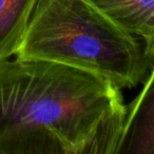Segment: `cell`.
I'll return each instance as SVG.
<instances>
[{"instance_id":"obj_1","label":"cell","mask_w":154,"mask_h":154,"mask_svg":"<svg viewBox=\"0 0 154 154\" xmlns=\"http://www.w3.org/2000/svg\"><path fill=\"white\" fill-rule=\"evenodd\" d=\"M110 80L58 62H0V154H116L126 117Z\"/></svg>"},{"instance_id":"obj_2","label":"cell","mask_w":154,"mask_h":154,"mask_svg":"<svg viewBox=\"0 0 154 154\" xmlns=\"http://www.w3.org/2000/svg\"><path fill=\"white\" fill-rule=\"evenodd\" d=\"M14 57L80 69L120 90L143 84L154 63L138 37L85 0H39Z\"/></svg>"},{"instance_id":"obj_3","label":"cell","mask_w":154,"mask_h":154,"mask_svg":"<svg viewBox=\"0 0 154 154\" xmlns=\"http://www.w3.org/2000/svg\"><path fill=\"white\" fill-rule=\"evenodd\" d=\"M143 84L127 107L116 154H154V63Z\"/></svg>"},{"instance_id":"obj_4","label":"cell","mask_w":154,"mask_h":154,"mask_svg":"<svg viewBox=\"0 0 154 154\" xmlns=\"http://www.w3.org/2000/svg\"><path fill=\"white\" fill-rule=\"evenodd\" d=\"M154 54V0H85Z\"/></svg>"},{"instance_id":"obj_5","label":"cell","mask_w":154,"mask_h":154,"mask_svg":"<svg viewBox=\"0 0 154 154\" xmlns=\"http://www.w3.org/2000/svg\"><path fill=\"white\" fill-rule=\"evenodd\" d=\"M39 0H0V62L15 56Z\"/></svg>"}]
</instances>
